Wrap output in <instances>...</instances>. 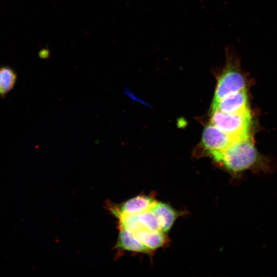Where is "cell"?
Wrapping results in <instances>:
<instances>
[{
	"label": "cell",
	"instance_id": "obj_7",
	"mask_svg": "<svg viewBox=\"0 0 277 277\" xmlns=\"http://www.w3.org/2000/svg\"><path fill=\"white\" fill-rule=\"evenodd\" d=\"M156 215L161 228L164 233L168 232L172 228L181 212L176 211L169 204L156 202L151 209Z\"/></svg>",
	"mask_w": 277,
	"mask_h": 277
},
{
	"label": "cell",
	"instance_id": "obj_9",
	"mask_svg": "<svg viewBox=\"0 0 277 277\" xmlns=\"http://www.w3.org/2000/svg\"><path fill=\"white\" fill-rule=\"evenodd\" d=\"M134 233L150 251L163 247L167 240L165 233L161 230L154 231L142 228Z\"/></svg>",
	"mask_w": 277,
	"mask_h": 277
},
{
	"label": "cell",
	"instance_id": "obj_5",
	"mask_svg": "<svg viewBox=\"0 0 277 277\" xmlns=\"http://www.w3.org/2000/svg\"><path fill=\"white\" fill-rule=\"evenodd\" d=\"M212 110L227 113H236L249 110L246 89L229 94L216 102L212 103Z\"/></svg>",
	"mask_w": 277,
	"mask_h": 277
},
{
	"label": "cell",
	"instance_id": "obj_4",
	"mask_svg": "<svg viewBox=\"0 0 277 277\" xmlns=\"http://www.w3.org/2000/svg\"><path fill=\"white\" fill-rule=\"evenodd\" d=\"M236 141L211 123L205 127L202 135V144L209 155L225 149Z\"/></svg>",
	"mask_w": 277,
	"mask_h": 277
},
{
	"label": "cell",
	"instance_id": "obj_6",
	"mask_svg": "<svg viewBox=\"0 0 277 277\" xmlns=\"http://www.w3.org/2000/svg\"><path fill=\"white\" fill-rule=\"evenodd\" d=\"M156 202L151 196L138 195L124 202L118 208H114L112 211L116 216L119 215H136L151 210Z\"/></svg>",
	"mask_w": 277,
	"mask_h": 277
},
{
	"label": "cell",
	"instance_id": "obj_2",
	"mask_svg": "<svg viewBox=\"0 0 277 277\" xmlns=\"http://www.w3.org/2000/svg\"><path fill=\"white\" fill-rule=\"evenodd\" d=\"M226 63L217 78L213 103L239 91L245 90L246 80L240 67L235 48L229 45L225 48Z\"/></svg>",
	"mask_w": 277,
	"mask_h": 277
},
{
	"label": "cell",
	"instance_id": "obj_3",
	"mask_svg": "<svg viewBox=\"0 0 277 277\" xmlns=\"http://www.w3.org/2000/svg\"><path fill=\"white\" fill-rule=\"evenodd\" d=\"M211 123L235 140L250 136L251 114L250 110L236 113H227L212 110Z\"/></svg>",
	"mask_w": 277,
	"mask_h": 277
},
{
	"label": "cell",
	"instance_id": "obj_13",
	"mask_svg": "<svg viewBox=\"0 0 277 277\" xmlns=\"http://www.w3.org/2000/svg\"><path fill=\"white\" fill-rule=\"evenodd\" d=\"M124 92L127 96H128L132 100L133 102L137 101L144 104V105L149 106V105L147 104V103L144 102L143 100L141 99L140 98H138L137 96L133 94L128 88L126 87L124 88Z\"/></svg>",
	"mask_w": 277,
	"mask_h": 277
},
{
	"label": "cell",
	"instance_id": "obj_1",
	"mask_svg": "<svg viewBox=\"0 0 277 277\" xmlns=\"http://www.w3.org/2000/svg\"><path fill=\"white\" fill-rule=\"evenodd\" d=\"M213 161L232 174L250 170L254 172H271L269 160L260 154L250 137L238 140L225 149L210 154Z\"/></svg>",
	"mask_w": 277,
	"mask_h": 277
},
{
	"label": "cell",
	"instance_id": "obj_8",
	"mask_svg": "<svg viewBox=\"0 0 277 277\" xmlns=\"http://www.w3.org/2000/svg\"><path fill=\"white\" fill-rule=\"evenodd\" d=\"M116 247L129 251L149 253L150 251L136 238L134 232L120 228Z\"/></svg>",
	"mask_w": 277,
	"mask_h": 277
},
{
	"label": "cell",
	"instance_id": "obj_12",
	"mask_svg": "<svg viewBox=\"0 0 277 277\" xmlns=\"http://www.w3.org/2000/svg\"><path fill=\"white\" fill-rule=\"evenodd\" d=\"M119 220L120 228L135 232L142 229L136 215H119L116 216Z\"/></svg>",
	"mask_w": 277,
	"mask_h": 277
},
{
	"label": "cell",
	"instance_id": "obj_10",
	"mask_svg": "<svg viewBox=\"0 0 277 277\" xmlns=\"http://www.w3.org/2000/svg\"><path fill=\"white\" fill-rule=\"evenodd\" d=\"M16 81L15 72L10 67L0 68V96H4L14 87Z\"/></svg>",
	"mask_w": 277,
	"mask_h": 277
},
{
	"label": "cell",
	"instance_id": "obj_11",
	"mask_svg": "<svg viewBox=\"0 0 277 277\" xmlns=\"http://www.w3.org/2000/svg\"><path fill=\"white\" fill-rule=\"evenodd\" d=\"M142 228L150 230H161L158 219L151 209L136 215Z\"/></svg>",
	"mask_w": 277,
	"mask_h": 277
}]
</instances>
